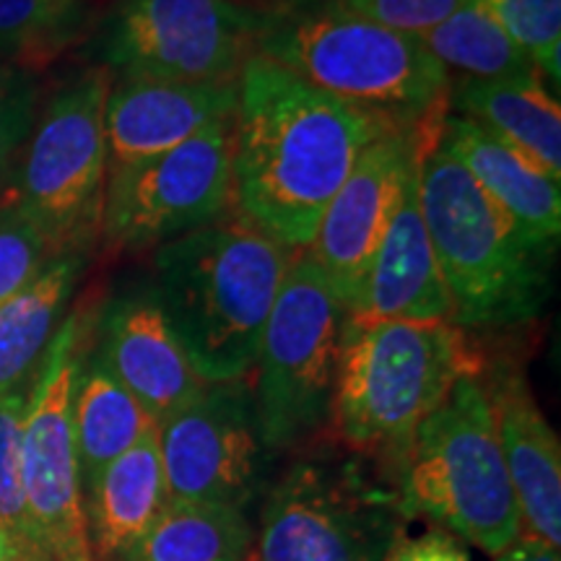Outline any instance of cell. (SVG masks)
I'll return each instance as SVG.
<instances>
[{
    "instance_id": "1",
    "label": "cell",
    "mask_w": 561,
    "mask_h": 561,
    "mask_svg": "<svg viewBox=\"0 0 561 561\" xmlns=\"http://www.w3.org/2000/svg\"><path fill=\"white\" fill-rule=\"evenodd\" d=\"M392 128L398 125L252 55L240 73L231 206L280 248L307 250L351 167Z\"/></svg>"
},
{
    "instance_id": "2",
    "label": "cell",
    "mask_w": 561,
    "mask_h": 561,
    "mask_svg": "<svg viewBox=\"0 0 561 561\" xmlns=\"http://www.w3.org/2000/svg\"><path fill=\"white\" fill-rule=\"evenodd\" d=\"M294 252L242 216L153 250L151 289L206 385L248 380Z\"/></svg>"
},
{
    "instance_id": "3",
    "label": "cell",
    "mask_w": 561,
    "mask_h": 561,
    "mask_svg": "<svg viewBox=\"0 0 561 561\" xmlns=\"http://www.w3.org/2000/svg\"><path fill=\"white\" fill-rule=\"evenodd\" d=\"M419 203L450 291L453 325L510 328L543 312L557 248L496 206L442 136L421 157Z\"/></svg>"
},
{
    "instance_id": "4",
    "label": "cell",
    "mask_w": 561,
    "mask_h": 561,
    "mask_svg": "<svg viewBox=\"0 0 561 561\" xmlns=\"http://www.w3.org/2000/svg\"><path fill=\"white\" fill-rule=\"evenodd\" d=\"M257 55L398 128L439 123L450 112L453 79L424 42L335 0L268 5Z\"/></svg>"
},
{
    "instance_id": "5",
    "label": "cell",
    "mask_w": 561,
    "mask_h": 561,
    "mask_svg": "<svg viewBox=\"0 0 561 561\" xmlns=\"http://www.w3.org/2000/svg\"><path fill=\"white\" fill-rule=\"evenodd\" d=\"M483 359L453 322L351 320L343 328L328 430L356 453L401 466L413 434Z\"/></svg>"
},
{
    "instance_id": "6",
    "label": "cell",
    "mask_w": 561,
    "mask_h": 561,
    "mask_svg": "<svg viewBox=\"0 0 561 561\" xmlns=\"http://www.w3.org/2000/svg\"><path fill=\"white\" fill-rule=\"evenodd\" d=\"M396 483L405 515L430 517L489 557L520 536V510L481 375L455 382L450 396L421 421Z\"/></svg>"
},
{
    "instance_id": "7",
    "label": "cell",
    "mask_w": 561,
    "mask_h": 561,
    "mask_svg": "<svg viewBox=\"0 0 561 561\" xmlns=\"http://www.w3.org/2000/svg\"><path fill=\"white\" fill-rule=\"evenodd\" d=\"M110 89V70L91 66L39 102L30 138L0 195L45 231L58 255H91L100 244L107 191L104 104Z\"/></svg>"
},
{
    "instance_id": "8",
    "label": "cell",
    "mask_w": 561,
    "mask_h": 561,
    "mask_svg": "<svg viewBox=\"0 0 561 561\" xmlns=\"http://www.w3.org/2000/svg\"><path fill=\"white\" fill-rule=\"evenodd\" d=\"M346 310L310 252L294 255L252 367L263 437L276 455L305 445L331 421Z\"/></svg>"
},
{
    "instance_id": "9",
    "label": "cell",
    "mask_w": 561,
    "mask_h": 561,
    "mask_svg": "<svg viewBox=\"0 0 561 561\" xmlns=\"http://www.w3.org/2000/svg\"><path fill=\"white\" fill-rule=\"evenodd\" d=\"M405 520L398 483L359 462L299 458L263 496L252 551L261 561H388Z\"/></svg>"
},
{
    "instance_id": "10",
    "label": "cell",
    "mask_w": 561,
    "mask_h": 561,
    "mask_svg": "<svg viewBox=\"0 0 561 561\" xmlns=\"http://www.w3.org/2000/svg\"><path fill=\"white\" fill-rule=\"evenodd\" d=\"M265 16L255 0H117L100 26L102 68L112 79L237 81Z\"/></svg>"
},
{
    "instance_id": "11",
    "label": "cell",
    "mask_w": 561,
    "mask_h": 561,
    "mask_svg": "<svg viewBox=\"0 0 561 561\" xmlns=\"http://www.w3.org/2000/svg\"><path fill=\"white\" fill-rule=\"evenodd\" d=\"M96 314L68 312L34 377L21 421V483L37 546L50 561H94L73 442V388Z\"/></svg>"
},
{
    "instance_id": "12",
    "label": "cell",
    "mask_w": 561,
    "mask_h": 561,
    "mask_svg": "<svg viewBox=\"0 0 561 561\" xmlns=\"http://www.w3.org/2000/svg\"><path fill=\"white\" fill-rule=\"evenodd\" d=\"M234 117L201 130L178 149L107 170L102 237L107 252L157 250L227 216Z\"/></svg>"
},
{
    "instance_id": "13",
    "label": "cell",
    "mask_w": 561,
    "mask_h": 561,
    "mask_svg": "<svg viewBox=\"0 0 561 561\" xmlns=\"http://www.w3.org/2000/svg\"><path fill=\"white\" fill-rule=\"evenodd\" d=\"M157 437L170 502L248 512L276 481L278 455L263 437L248 380L206 385L159 421Z\"/></svg>"
},
{
    "instance_id": "14",
    "label": "cell",
    "mask_w": 561,
    "mask_h": 561,
    "mask_svg": "<svg viewBox=\"0 0 561 561\" xmlns=\"http://www.w3.org/2000/svg\"><path fill=\"white\" fill-rule=\"evenodd\" d=\"M442 128L445 121L416 128H392L371 140L322 214L318 234L307 252L346 314L359 299L371 257L403 198L413 167L442 136Z\"/></svg>"
},
{
    "instance_id": "15",
    "label": "cell",
    "mask_w": 561,
    "mask_h": 561,
    "mask_svg": "<svg viewBox=\"0 0 561 561\" xmlns=\"http://www.w3.org/2000/svg\"><path fill=\"white\" fill-rule=\"evenodd\" d=\"M94 328V359L157 424L206 390L151 286L112 297Z\"/></svg>"
},
{
    "instance_id": "16",
    "label": "cell",
    "mask_w": 561,
    "mask_h": 561,
    "mask_svg": "<svg viewBox=\"0 0 561 561\" xmlns=\"http://www.w3.org/2000/svg\"><path fill=\"white\" fill-rule=\"evenodd\" d=\"M523 530L561 546V445L525 371L507 359L481 371Z\"/></svg>"
},
{
    "instance_id": "17",
    "label": "cell",
    "mask_w": 561,
    "mask_h": 561,
    "mask_svg": "<svg viewBox=\"0 0 561 561\" xmlns=\"http://www.w3.org/2000/svg\"><path fill=\"white\" fill-rule=\"evenodd\" d=\"M237 107L240 79L206 83L112 79L104 104L107 170L178 149L208 125L234 117Z\"/></svg>"
},
{
    "instance_id": "18",
    "label": "cell",
    "mask_w": 561,
    "mask_h": 561,
    "mask_svg": "<svg viewBox=\"0 0 561 561\" xmlns=\"http://www.w3.org/2000/svg\"><path fill=\"white\" fill-rule=\"evenodd\" d=\"M419 167L405 182L403 198L388 224L364 278L351 320L453 322V301L419 203Z\"/></svg>"
},
{
    "instance_id": "19",
    "label": "cell",
    "mask_w": 561,
    "mask_h": 561,
    "mask_svg": "<svg viewBox=\"0 0 561 561\" xmlns=\"http://www.w3.org/2000/svg\"><path fill=\"white\" fill-rule=\"evenodd\" d=\"M442 140L471 172L479 187L538 242L559 248L561 193L559 182L507 140L496 138L471 117L447 115Z\"/></svg>"
},
{
    "instance_id": "20",
    "label": "cell",
    "mask_w": 561,
    "mask_h": 561,
    "mask_svg": "<svg viewBox=\"0 0 561 561\" xmlns=\"http://www.w3.org/2000/svg\"><path fill=\"white\" fill-rule=\"evenodd\" d=\"M159 426V424H157ZM170 504L157 430L112 460L83 494L89 551L94 561H121Z\"/></svg>"
},
{
    "instance_id": "21",
    "label": "cell",
    "mask_w": 561,
    "mask_h": 561,
    "mask_svg": "<svg viewBox=\"0 0 561 561\" xmlns=\"http://www.w3.org/2000/svg\"><path fill=\"white\" fill-rule=\"evenodd\" d=\"M89 257L87 252L53 257L30 286L0 307V396L32 390L39 364L68 318Z\"/></svg>"
},
{
    "instance_id": "22",
    "label": "cell",
    "mask_w": 561,
    "mask_h": 561,
    "mask_svg": "<svg viewBox=\"0 0 561 561\" xmlns=\"http://www.w3.org/2000/svg\"><path fill=\"white\" fill-rule=\"evenodd\" d=\"M455 115L471 117L496 138L561 180V110L541 76L520 81H450Z\"/></svg>"
},
{
    "instance_id": "23",
    "label": "cell",
    "mask_w": 561,
    "mask_h": 561,
    "mask_svg": "<svg viewBox=\"0 0 561 561\" xmlns=\"http://www.w3.org/2000/svg\"><path fill=\"white\" fill-rule=\"evenodd\" d=\"M157 421L123 388L94 354L83 356L73 388V442L81 494L94 486L112 460L128 453Z\"/></svg>"
},
{
    "instance_id": "24",
    "label": "cell",
    "mask_w": 561,
    "mask_h": 561,
    "mask_svg": "<svg viewBox=\"0 0 561 561\" xmlns=\"http://www.w3.org/2000/svg\"><path fill=\"white\" fill-rule=\"evenodd\" d=\"M255 543L248 512L170 502L121 561H244Z\"/></svg>"
},
{
    "instance_id": "25",
    "label": "cell",
    "mask_w": 561,
    "mask_h": 561,
    "mask_svg": "<svg viewBox=\"0 0 561 561\" xmlns=\"http://www.w3.org/2000/svg\"><path fill=\"white\" fill-rule=\"evenodd\" d=\"M94 0H0V62L42 73L94 34Z\"/></svg>"
},
{
    "instance_id": "26",
    "label": "cell",
    "mask_w": 561,
    "mask_h": 561,
    "mask_svg": "<svg viewBox=\"0 0 561 561\" xmlns=\"http://www.w3.org/2000/svg\"><path fill=\"white\" fill-rule=\"evenodd\" d=\"M442 68L473 81H520L538 73L530 55L476 0L419 37Z\"/></svg>"
},
{
    "instance_id": "27",
    "label": "cell",
    "mask_w": 561,
    "mask_h": 561,
    "mask_svg": "<svg viewBox=\"0 0 561 561\" xmlns=\"http://www.w3.org/2000/svg\"><path fill=\"white\" fill-rule=\"evenodd\" d=\"M510 34L538 73L561 81V0H476Z\"/></svg>"
},
{
    "instance_id": "28",
    "label": "cell",
    "mask_w": 561,
    "mask_h": 561,
    "mask_svg": "<svg viewBox=\"0 0 561 561\" xmlns=\"http://www.w3.org/2000/svg\"><path fill=\"white\" fill-rule=\"evenodd\" d=\"M30 390L0 396V530L24 551L42 553L34 538L21 483V421Z\"/></svg>"
},
{
    "instance_id": "29",
    "label": "cell",
    "mask_w": 561,
    "mask_h": 561,
    "mask_svg": "<svg viewBox=\"0 0 561 561\" xmlns=\"http://www.w3.org/2000/svg\"><path fill=\"white\" fill-rule=\"evenodd\" d=\"M58 257L50 240L30 216L0 201V307L30 286Z\"/></svg>"
},
{
    "instance_id": "30",
    "label": "cell",
    "mask_w": 561,
    "mask_h": 561,
    "mask_svg": "<svg viewBox=\"0 0 561 561\" xmlns=\"http://www.w3.org/2000/svg\"><path fill=\"white\" fill-rule=\"evenodd\" d=\"M39 102L37 76L0 62V195L9 185L19 153L30 138Z\"/></svg>"
},
{
    "instance_id": "31",
    "label": "cell",
    "mask_w": 561,
    "mask_h": 561,
    "mask_svg": "<svg viewBox=\"0 0 561 561\" xmlns=\"http://www.w3.org/2000/svg\"><path fill=\"white\" fill-rule=\"evenodd\" d=\"M335 3L388 30L421 37L450 19L468 0H335Z\"/></svg>"
},
{
    "instance_id": "32",
    "label": "cell",
    "mask_w": 561,
    "mask_h": 561,
    "mask_svg": "<svg viewBox=\"0 0 561 561\" xmlns=\"http://www.w3.org/2000/svg\"><path fill=\"white\" fill-rule=\"evenodd\" d=\"M388 561H473L466 546L453 533L432 528L416 538H403Z\"/></svg>"
},
{
    "instance_id": "33",
    "label": "cell",
    "mask_w": 561,
    "mask_h": 561,
    "mask_svg": "<svg viewBox=\"0 0 561 561\" xmlns=\"http://www.w3.org/2000/svg\"><path fill=\"white\" fill-rule=\"evenodd\" d=\"M494 561H561L559 549H553L541 538L530 536V533H520L507 549L496 553Z\"/></svg>"
},
{
    "instance_id": "34",
    "label": "cell",
    "mask_w": 561,
    "mask_h": 561,
    "mask_svg": "<svg viewBox=\"0 0 561 561\" xmlns=\"http://www.w3.org/2000/svg\"><path fill=\"white\" fill-rule=\"evenodd\" d=\"M21 553H34V551H24L16 541H13L9 533L0 530V561H16ZM42 557H45V553H42Z\"/></svg>"
},
{
    "instance_id": "35",
    "label": "cell",
    "mask_w": 561,
    "mask_h": 561,
    "mask_svg": "<svg viewBox=\"0 0 561 561\" xmlns=\"http://www.w3.org/2000/svg\"><path fill=\"white\" fill-rule=\"evenodd\" d=\"M16 561H50V559L42 557V553H21Z\"/></svg>"
},
{
    "instance_id": "36",
    "label": "cell",
    "mask_w": 561,
    "mask_h": 561,
    "mask_svg": "<svg viewBox=\"0 0 561 561\" xmlns=\"http://www.w3.org/2000/svg\"><path fill=\"white\" fill-rule=\"evenodd\" d=\"M244 561H261V559H257V553H255V551H250L248 557H244Z\"/></svg>"
}]
</instances>
